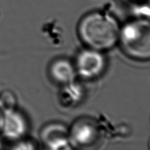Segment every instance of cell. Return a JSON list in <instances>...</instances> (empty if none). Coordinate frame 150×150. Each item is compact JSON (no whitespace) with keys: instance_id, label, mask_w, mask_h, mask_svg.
I'll use <instances>...</instances> for the list:
<instances>
[{"instance_id":"cell-1","label":"cell","mask_w":150,"mask_h":150,"mask_svg":"<svg viewBox=\"0 0 150 150\" xmlns=\"http://www.w3.org/2000/svg\"><path fill=\"white\" fill-rule=\"evenodd\" d=\"M82 41L91 49L103 51L111 48L120 37L119 26L111 16L93 13L85 16L79 26Z\"/></svg>"},{"instance_id":"cell-2","label":"cell","mask_w":150,"mask_h":150,"mask_svg":"<svg viewBox=\"0 0 150 150\" xmlns=\"http://www.w3.org/2000/svg\"><path fill=\"white\" fill-rule=\"evenodd\" d=\"M103 56L94 49L85 50L79 54L77 59V70L81 76L87 79L99 76L105 68Z\"/></svg>"},{"instance_id":"cell-3","label":"cell","mask_w":150,"mask_h":150,"mask_svg":"<svg viewBox=\"0 0 150 150\" xmlns=\"http://www.w3.org/2000/svg\"><path fill=\"white\" fill-rule=\"evenodd\" d=\"M100 136L98 130L92 126L79 124L73 129L69 138L70 143L73 149H92L99 143Z\"/></svg>"},{"instance_id":"cell-4","label":"cell","mask_w":150,"mask_h":150,"mask_svg":"<svg viewBox=\"0 0 150 150\" xmlns=\"http://www.w3.org/2000/svg\"><path fill=\"white\" fill-rule=\"evenodd\" d=\"M51 73L54 79L59 83L71 82L75 77V70L67 61L59 60L51 67Z\"/></svg>"},{"instance_id":"cell-5","label":"cell","mask_w":150,"mask_h":150,"mask_svg":"<svg viewBox=\"0 0 150 150\" xmlns=\"http://www.w3.org/2000/svg\"><path fill=\"white\" fill-rule=\"evenodd\" d=\"M10 150H40L39 146L32 141H18Z\"/></svg>"},{"instance_id":"cell-6","label":"cell","mask_w":150,"mask_h":150,"mask_svg":"<svg viewBox=\"0 0 150 150\" xmlns=\"http://www.w3.org/2000/svg\"><path fill=\"white\" fill-rule=\"evenodd\" d=\"M1 123H2V120L0 118V130H1Z\"/></svg>"},{"instance_id":"cell-7","label":"cell","mask_w":150,"mask_h":150,"mask_svg":"<svg viewBox=\"0 0 150 150\" xmlns=\"http://www.w3.org/2000/svg\"><path fill=\"white\" fill-rule=\"evenodd\" d=\"M149 149L150 150V139H149Z\"/></svg>"}]
</instances>
